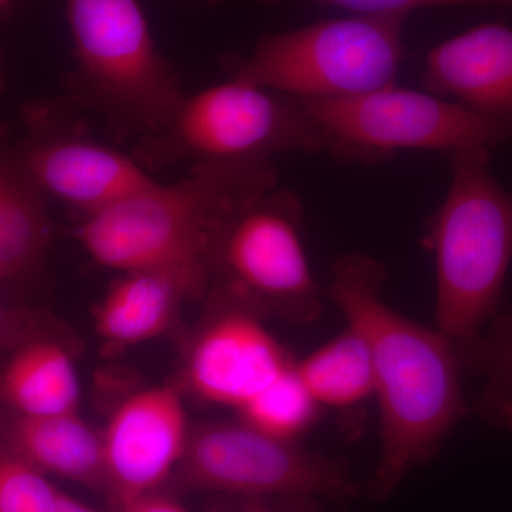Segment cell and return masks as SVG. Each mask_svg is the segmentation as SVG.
I'll return each mask as SVG.
<instances>
[{
	"mask_svg": "<svg viewBox=\"0 0 512 512\" xmlns=\"http://www.w3.org/2000/svg\"><path fill=\"white\" fill-rule=\"evenodd\" d=\"M384 279L386 269L372 256L346 254L333 264L325 292L372 356L382 450L362 494L375 501L389 498L470 413L453 342L390 308Z\"/></svg>",
	"mask_w": 512,
	"mask_h": 512,
	"instance_id": "6da1fadb",
	"label": "cell"
},
{
	"mask_svg": "<svg viewBox=\"0 0 512 512\" xmlns=\"http://www.w3.org/2000/svg\"><path fill=\"white\" fill-rule=\"evenodd\" d=\"M271 160L207 161L173 184L138 192L84 217L76 237L96 264L177 279L191 298L211 286V254L235 211L278 187Z\"/></svg>",
	"mask_w": 512,
	"mask_h": 512,
	"instance_id": "7a4b0ae2",
	"label": "cell"
},
{
	"mask_svg": "<svg viewBox=\"0 0 512 512\" xmlns=\"http://www.w3.org/2000/svg\"><path fill=\"white\" fill-rule=\"evenodd\" d=\"M73 43L70 97L117 140L156 136L188 94L138 0H63Z\"/></svg>",
	"mask_w": 512,
	"mask_h": 512,
	"instance_id": "3957f363",
	"label": "cell"
},
{
	"mask_svg": "<svg viewBox=\"0 0 512 512\" xmlns=\"http://www.w3.org/2000/svg\"><path fill=\"white\" fill-rule=\"evenodd\" d=\"M490 151L450 153L451 185L427 227L437 329L453 343L478 335L497 315L512 261V191L491 173Z\"/></svg>",
	"mask_w": 512,
	"mask_h": 512,
	"instance_id": "277c9868",
	"label": "cell"
},
{
	"mask_svg": "<svg viewBox=\"0 0 512 512\" xmlns=\"http://www.w3.org/2000/svg\"><path fill=\"white\" fill-rule=\"evenodd\" d=\"M406 16L356 15L261 36L249 55L225 53L231 79L301 99H343L396 84Z\"/></svg>",
	"mask_w": 512,
	"mask_h": 512,
	"instance_id": "5b68a950",
	"label": "cell"
},
{
	"mask_svg": "<svg viewBox=\"0 0 512 512\" xmlns=\"http://www.w3.org/2000/svg\"><path fill=\"white\" fill-rule=\"evenodd\" d=\"M326 151L318 124L293 97L231 79L188 96L170 126L137 140L146 170L207 161L271 160Z\"/></svg>",
	"mask_w": 512,
	"mask_h": 512,
	"instance_id": "8992f818",
	"label": "cell"
},
{
	"mask_svg": "<svg viewBox=\"0 0 512 512\" xmlns=\"http://www.w3.org/2000/svg\"><path fill=\"white\" fill-rule=\"evenodd\" d=\"M293 99L318 124L326 151L340 160L375 164L403 150H493L512 138L510 123L396 84L343 99Z\"/></svg>",
	"mask_w": 512,
	"mask_h": 512,
	"instance_id": "52a82bcc",
	"label": "cell"
},
{
	"mask_svg": "<svg viewBox=\"0 0 512 512\" xmlns=\"http://www.w3.org/2000/svg\"><path fill=\"white\" fill-rule=\"evenodd\" d=\"M303 207L295 192L275 187L252 198L225 222L211 254V288L259 315L293 322L319 319L325 292L302 242Z\"/></svg>",
	"mask_w": 512,
	"mask_h": 512,
	"instance_id": "ba28073f",
	"label": "cell"
},
{
	"mask_svg": "<svg viewBox=\"0 0 512 512\" xmlns=\"http://www.w3.org/2000/svg\"><path fill=\"white\" fill-rule=\"evenodd\" d=\"M175 473L185 487L242 498L349 501L362 494L339 458L276 439L241 419L197 427Z\"/></svg>",
	"mask_w": 512,
	"mask_h": 512,
	"instance_id": "9c48e42d",
	"label": "cell"
},
{
	"mask_svg": "<svg viewBox=\"0 0 512 512\" xmlns=\"http://www.w3.org/2000/svg\"><path fill=\"white\" fill-rule=\"evenodd\" d=\"M28 136L13 148L33 185L84 217L153 187L158 181L136 158L86 136L79 124L45 106L26 113Z\"/></svg>",
	"mask_w": 512,
	"mask_h": 512,
	"instance_id": "30bf717a",
	"label": "cell"
},
{
	"mask_svg": "<svg viewBox=\"0 0 512 512\" xmlns=\"http://www.w3.org/2000/svg\"><path fill=\"white\" fill-rule=\"evenodd\" d=\"M214 313L187 363L192 392L204 402L239 410L293 366L261 315L217 288Z\"/></svg>",
	"mask_w": 512,
	"mask_h": 512,
	"instance_id": "8fae6325",
	"label": "cell"
},
{
	"mask_svg": "<svg viewBox=\"0 0 512 512\" xmlns=\"http://www.w3.org/2000/svg\"><path fill=\"white\" fill-rule=\"evenodd\" d=\"M190 436L174 387H150L124 400L101 434L107 493L114 503L158 491L180 467Z\"/></svg>",
	"mask_w": 512,
	"mask_h": 512,
	"instance_id": "7c38bea8",
	"label": "cell"
},
{
	"mask_svg": "<svg viewBox=\"0 0 512 512\" xmlns=\"http://www.w3.org/2000/svg\"><path fill=\"white\" fill-rule=\"evenodd\" d=\"M421 83L431 94L512 124V29L487 23L433 47Z\"/></svg>",
	"mask_w": 512,
	"mask_h": 512,
	"instance_id": "4fadbf2b",
	"label": "cell"
},
{
	"mask_svg": "<svg viewBox=\"0 0 512 512\" xmlns=\"http://www.w3.org/2000/svg\"><path fill=\"white\" fill-rule=\"evenodd\" d=\"M6 453L42 473L107 491L103 439L79 416H22L13 413L0 434Z\"/></svg>",
	"mask_w": 512,
	"mask_h": 512,
	"instance_id": "5bb4252c",
	"label": "cell"
},
{
	"mask_svg": "<svg viewBox=\"0 0 512 512\" xmlns=\"http://www.w3.org/2000/svg\"><path fill=\"white\" fill-rule=\"evenodd\" d=\"M0 397L22 416H56L79 410L80 382L72 357L47 338L15 352L0 372Z\"/></svg>",
	"mask_w": 512,
	"mask_h": 512,
	"instance_id": "9a60e30c",
	"label": "cell"
},
{
	"mask_svg": "<svg viewBox=\"0 0 512 512\" xmlns=\"http://www.w3.org/2000/svg\"><path fill=\"white\" fill-rule=\"evenodd\" d=\"M191 298L173 276L128 272L114 282L94 318L99 335L114 346H134L160 336L178 303Z\"/></svg>",
	"mask_w": 512,
	"mask_h": 512,
	"instance_id": "2e32d148",
	"label": "cell"
},
{
	"mask_svg": "<svg viewBox=\"0 0 512 512\" xmlns=\"http://www.w3.org/2000/svg\"><path fill=\"white\" fill-rule=\"evenodd\" d=\"M296 370L320 409L356 410L375 396V372L365 339L345 332L296 362Z\"/></svg>",
	"mask_w": 512,
	"mask_h": 512,
	"instance_id": "e0dca14e",
	"label": "cell"
},
{
	"mask_svg": "<svg viewBox=\"0 0 512 512\" xmlns=\"http://www.w3.org/2000/svg\"><path fill=\"white\" fill-rule=\"evenodd\" d=\"M453 346L461 370L484 379L468 412L495 429L512 431V309L497 313L487 330Z\"/></svg>",
	"mask_w": 512,
	"mask_h": 512,
	"instance_id": "ac0fdd59",
	"label": "cell"
},
{
	"mask_svg": "<svg viewBox=\"0 0 512 512\" xmlns=\"http://www.w3.org/2000/svg\"><path fill=\"white\" fill-rule=\"evenodd\" d=\"M320 410L302 382L295 362L238 413L239 419L269 436L296 441L318 420Z\"/></svg>",
	"mask_w": 512,
	"mask_h": 512,
	"instance_id": "d6986e66",
	"label": "cell"
},
{
	"mask_svg": "<svg viewBox=\"0 0 512 512\" xmlns=\"http://www.w3.org/2000/svg\"><path fill=\"white\" fill-rule=\"evenodd\" d=\"M30 225L28 195L9 151L0 144V284L25 245Z\"/></svg>",
	"mask_w": 512,
	"mask_h": 512,
	"instance_id": "ffe728a7",
	"label": "cell"
},
{
	"mask_svg": "<svg viewBox=\"0 0 512 512\" xmlns=\"http://www.w3.org/2000/svg\"><path fill=\"white\" fill-rule=\"evenodd\" d=\"M62 491L22 458L0 456V512H57Z\"/></svg>",
	"mask_w": 512,
	"mask_h": 512,
	"instance_id": "44dd1931",
	"label": "cell"
},
{
	"mask_svg": "<svg viewBox=\"0 0 512 512\" xmlns=\"http://www.w3.org/2000/svg\"><path fill=\"white\" fill-rule=\"evenodd\" d=\"M264 5L288 2V0H256ZM320 5L338 6L352 10L357 15L406 16L410 12L424 8H439L453 5H505L512 6L511 0H305Z\"/></svg>",
	"mask_w": 512,
	"mask_h": 512,
	"instance_id": "7402d4cb",
	"label": "cell"
},
{
	"mask_svg": "<svg viewBox=\"0 0 512 512\" xmlns=\"http://www.w3.org/2000/svg\"><path fill=\"white\" fill-rule=\"evenodd\" d=\"M36 322L35 313L10 308L0 299V352H15L33 340L42 339Z\"/></svg>",
	"mask_w": 512,
	"mask_h": 512,
	"instance_id": "603a6c76",
	"label": "cell"
},
{
	"mask_svg": "<svg viewBox=\"0 0 512 512\" xmlns=\"http://www.w3.org/2000/svg\"><path fill=\"white\" fill-rule=\"evenodd\" d=\"M119 512H191L174 498L160 494L158 491L137 495L117 504Z\"/></svg>",
	"mask_w": 512,
	"mask_h": 512,
	"instance_id": "cb8c5ba5",
	"label": "cell"
},
{
	"mask_svg": "<svg viewBox=\"0 0 512 512\" xmlns=\"http://www.w3.org/2000/svg\"><path fill=\"white\" fill-rule=\"evenodd\" d=\"M272 498L274 497L244 498V504L237 512H325L319 507L320 500H316V498H299L298 505L293 508L272 504Z\"/></svg>",
	"mask_w": 512,
	"mask_h": 512,
	"instance_id": "d4e9b609",
	"label": "cell"
},
{
	"mask_svg": "<svg viewBox=\"0 0 512 512\" xmlns=\"http://www.w3.org/2000/svg\"><path fill=\"white\" fill-rule=\"evenodd\" d=\"M57 512H101L96 508L90 507V505L82 503V501L76 500V498L70 497V495H62L60 500L59 510Z\"/></svg>",
	"mask_w": 512,
	"mask_h": 512,
	"instance_id": "484cf974",
	"label": "cell"
},
{
	"mask_svg": "<svg viewBox=\"0 0 512 512\" xmlns=\"http://www.w3.org/2000/svg\"><path fill=\"white\" fill-rule=\"evenodd\" d=\"M2 60H3V53H2V49H0V90L3 89V83H5V74H3Z\"/></svg>",
	"mask_w": 512,
	"mask_h": 512,
	"instance_id": "4316f807",
	"label": "cell"
},
{
	"mask_svg": "<svg viewBox=\"0 0 512 512\" xmlns=\"http://www.w3.org/2000/svg\"><path fill=\"white\" fill-rule=\"evenodd\" d=\"M13 2H15V0H0V12L10 8Z\"/></svg>",
	"mask_w": 512,
	"mask_h": 512,
	"instance_id": "83f0119b",
	"label": "cell"
},
{
	"mask_svg": "<svg viewBox=\"0 0 512 512\" xmlns=\"http://www.w3.org/2000/svg\"><path fill=\"white\" fill-rule=\"evenodd\" d=\"M201 2H207V3H210V5L214 6V5H218V3L221 2V0H201Z\"/></svg>",
	"mask_w": 512,
	"mask_h": 512,
	"instance_id": "f1b7e54d",
	"label": "cell"
},
{
	"mask_svg": "<svg viewBox=\"0 0 512 512\" xmlns=\"http://www.w3.org/2000/svg\"><path fill=\"white\" fill-rule=\"evenodd\" d=\"M5 453V448H3L2 443H0V456Z\"/></svg>",
	"mask_w": 512,
	"mask_h": 512,
	"instance_id": "f546056e",
	"label": "cell"
},
{
	"mask_svg": "<svg viewBox=\"0 0 512 512\" xmlns=\"http://www.w3.org/2000/svg\"><path fill=\"white\" fill-rule=\"evenodd\" d=\"M0 138H2V134H0Z\"/></svg>",
	"mask_w": 512,
	"mask_h": 512,
	"instance_id": "4dcf8cb0",
	"label": "cell"
},
{
	"mask_svg": "<svg viewBox=\"0 0 512 512\" xmlns=\"http://www.w3.org/2000/svg\"><path fill=\"white\" fill-rule=\"evenodd\" d=\"M511 2H512V0H511Z\"/></svg>",
	"mask_w": 512,
	"mask_h": 512,
	"instance_id": "1f68e13d",
	"label": "cell"
}]
</instances>
